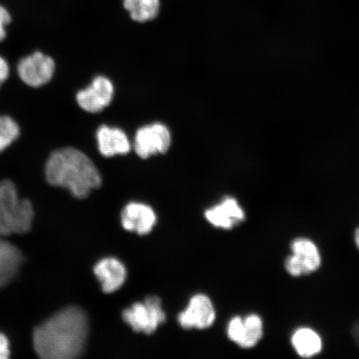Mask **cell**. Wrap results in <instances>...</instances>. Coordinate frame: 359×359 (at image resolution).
Returning a JSON list of instances; mask_svg holds the SVG:
<instances>
[{
    "mask_svg": "<svg viewBox=\"0 0 359 359\" xmlns=\"http://www.w3.org/2000/svg\"><path fill=\"white\" fill-rule=\"evenodd\" d=\"M89 332L88 318L82 309H62L36 327V353L44 359H71L84 351Z\"/></svg>",
    "mask_w": 359,
    "mask_h": 359,
    "instance_id": "1",
    "label": "cell"
},
{
    "mask_svg": "<svg viewBox=\"0 0 359 359\" xmlns=\"http://www.w3.org/2000/svg\"><path fill=\"white\" fill-rule=\"evenodd\" d=\"M45 177L51 186L65 188L83 199L102 185L100 170L83 151L72 147L60 148L48 157Z\"/></svg>",
    "mask_w": 359,
    "mask_h": 359,
    "instance_id": "2",
    "label": "cell"
},
{
    "mask_svg": "<svg viewBox=\"0 0 359 359\" xmlns=\"http://www.w3.org/2000/svg\"><path fill=\"white\" fill-rule=\"evenodd\" d=\"M34 217L32 204L20 198L15 183L0 182V236L25 234L30 231Z\"/></svg>",
    "mask_w": 359,
    "mask_h": 359,
    "instance_id": "3",
    "label": "cell"
},
{
    "mask_svg": "<svg viewBox=\"0 0 359 359\" xmlns=\"http://www.w3.org/2000/svg\"><path fill=\"white\" fill-rule=\"evenodd\" d=\"M123 318L135 332L150 334L163 324L167 317L161 307V299L148 296L144 303H136L131 308L125 309Z\"/></svg>",
    "mask_w": 359,
    "mask_h": 359,
    "instance_id": "4",
    "label": "cell"
},
{
    "mask_svg": "<svg viewBox=\"0 0 359 359\" xmlns=\"http://www.w3.org/2000/svg\"><path fill=\"white\" fill-rule=\"evenodd\" d=\"M55 71L53 58L40 51L21 58L17 65V74L22 82L34 88H41L51 82Z\"/></svg>",
    "mask_w": 359,
    "mask_h": 359,
    "instance_id": "5",
    "label": "cell"
},
{
    "mask_svg": "<svg viewBox=\"0 0 359 359\" xmlns=\"http://www.w3.org/2000/svg\"><path fill=\"white\" fill-rule=\"evenodd\" d=\"M114 95V87L104 76H97L87 88L76 94L81 109L89 114H97L109 107Z\"/></svg>",
    "mask_w": 359,
    "mask_h": 359,
    "instance_id": "6",
    "label": "cell"
},
{
    "mask_svg": "<svg viewBox=\"0 0 359 359\" xmlns=\"http://www.w3.org/2000/svg\"><path fill=\"white\" fill-rule=\"evenodd\" d=\"M170 134L165 126L155 123L138 130L135 137V151L143 159L165 154L170 146Z\"/></svg>",
    "mask_w": 359,
    "mask_h": 359,
    "instance_id": "7",
    "label": "cell"
},
{
    "mask_svg": "<svg viewBox=\"0 0 359 359\" xmlns=\"http://www.w3.org/2000/svg\"><path fill=\"white\" fill-rule=\"evenodd\" d=\"M263 334V322L257 314H250L245 318H233L228 325L229 339L241 348L255 347L262 339Z\"/></svg>",
    "mask_w": 359,
    "mask_h": 359,
    "instance_id": "8",
    "label": "cell"
},
{
    "mask_svg": "<svg viewBox=\"0 0 359 359\" xmlns=\"http://www.w3.org/2000/svg\"><path fill=\"white\" fill-rule=\"evenodd\" d=\"M215 311L212 302L205 294H196L191 299L185 311L179 314L178 322L183 329L205 330L212 326Z\"/></svg>",
    "mask_w": 359,
    "mask_h": 359,
    "instance_id": "9",
    "label": "cell"
},
{
    "mask_svg": "<svg viewBox=\"0 0 359 359\" xmlns=\"http://www.w3.org/2000/svg\"><path fill=\"white\" fill-rule=\"evenodd\" d=\"M122 224L126 231L147 235L154 229L156 215L154 209L145 204L132 202L126 205L121 214Z\"/></svg>",
    "mask_w": 359,
    "mask_h": 359,
    "instance_id": "10",
    "label": "cell"
},
{
    "mask_svg": "<svg viewBox=\"0 0 359 359\" xmlns=\"http://www.w3.org/2000/svg\"><path fill=\"white\" fill-rule=\"evenodd\" d=\"M205 218L214 226L230 230L245 221V215L239 203L234 198L227 197L221 204L205 212Z\"/></svg>",
    "mask_w": 359,
    "mask_h": 359,
    "instance_id": "11",
    "label": "cell"
},
{
    "mask_svg": "<svg viewBox=\"0 0 359 359\" xmlns=\"http://www.w3.org/2000/svg\"><path fill=\"white\" fill-rule=\"evenodd\" d=\"M94 273L101 283L102 291L106 294L118 290L127 279V269L124 264L118 259L112 257L100 260L94 267Z\"/></svg>",
    "mask_w": 359,
    "mask_h": 359,
    "instance_id": "12",
    "label": "cell"
},
{
    "mask_svg": "<svg viewBox=\"0 0 359 359\" xmlns=\"http://www.w3.org/2000/svg\"><path fill=\"white\" fill-rule=\"evenodd\" d=\"M96 138L98 150L103 156L126 155L131 150L127 135L119 128L102 125L97 129Z\"/></svg>",
    "mask_w": 359,
    "mask_h": 359,
    "instance_id": "13",
    "label": "cell"
},
{
    "mask_svg": "<svg viewBox=\"0 0 359 359\" xmlns=\"http://www.w3.org/2000/svg\"><path fill=\"white\" fill-rule=\"evenodd\" d=\"M22 262L24 257L15 245L0 240V290L13 280Z\"/></svg>",
    "mask_w": 359,
    "mask_h": 359,
    "instance_id": "14",
    "label": "cell"
},
{
    "mask_svg": "<svg viewBox=\"0 0 359 359\" xmlns=\"http://www.w3.org/2000/svg\"><path fill=\"white\" fill-rule=\"evenodd\" d=\"M290 249L292 253L302 263L306 276L320 269L321 255L313 241L308 238L299 237L292 241Z\"/></svg>",
    "mask_w": 359,
    "mask_h": 359,
    "instance_id": "15",
    "label": "cell"
},
{
    "mask_svg": "<svg viewBox=\"0 0 359 359\" xmlns=\"http://www.w3.org/2000/svg\"><path fill=\"white\" fill-rule=\"evenodd\" d=\"M292 346L298 355L309 358L318 355L323 348L322 339L311 327H299L291 337Z\"/></svg>",
    "mask_w": 359,
    "mask_h": 359,
    "instance_id": "16",
    "label": "cell"
},
{
    "mask_svg": "<svg viewBox=\"0 0 359 359\" xmlns=\"http://www.w3.org/2000/svg\"><path fill=\"white\" fill-rule=\"evenodd\" d=\"M123 6L133 20L144 22L158 15L160 0H123Z\"/></svg>",
    "mask_w": 359,
    "mask_h": 359,
    "instance_id": "17",
    "label": "cell"
},
{
    "mask_svg": "<svg viewBox=\"0 0 359 359\" xmlns=\"http://www.w3.org/2000/svg\"><path fill=\"white\" fill-rule=\"evenodd\" d=\"M20 132L19 123L12 116L0 115V154L19 139Z\"/></svg>",
    "mask_w": 359,
    "mask_h": 359,
    "instance_id": "18",
    "label": "cell"
},
{
    "mask_svg": "<svg viewBox=\"0 0 359 359\" xmlns=\"http://www.w3.org/2000/svg\"><path fill=\"white\" fill-rule=\"evenodd\" d=\"M285 267L289 275L293 277L306 276L302 263L294 257L293 254L285 259Z\"/></svg>",
    "mask_w": 359,
    "mask_h": 359,
    "instance_id": "19",
    "label": "cell"
},
{
    "mask_svg": "<svg viewBox=\"0 0 359 359\" xmlns=\"http://www.w3.org/2000/svg\"><path fill=\"white\" fill-rule=\"evenodd\" d=\"M12 21L11 13L6 8L0 6V42L4 41L7 36L6 28Z\"/></svg>",
    "mask_w": 359,
    "mask_h": 359,
    "instance_id": "20",
    "label": "cell"
},
{
    "mask_svg": "<svg viewBox=\"0 0 359 359\" xmlns=\"http://www.w3.org/2000/svg\"><path fill=\"white\" fill-rule=\"evenodd\" d=\"M10 65L6 58L0 56V87L6 82L10 76Z\"/></svg>",
    "mask_w": 359,
    "mask_h": 359,
    "instance_id": "21",
    "label": "cell"
},
{
    "mask_svg": "<svg viewBox=\"0 0 359 359\" xmlns=\"http://www.w3.org/2000/svg\"><path fill=\"white\" fill-rule=\"evenodd\" d=\"M10 343L6 336L0 333V359H6L10 357Z\"/></svg>",
    "mask_w": 359,
    "mask_h": 359,
    "instance_id": "22",
    "label": "cell"
},
{
    "mask_svg": "<svg viewBox=\"0 0 359 359\" xmlns=\"http://www.w3.org/2000/svg\"><path fill=\"white\" fill-rule=\"evenodd\" d=\"M352 335L353 337L354 341H355V343L359 348V322L356 323V324L353 325L352 330Z\"/></svg>",
    "mask_w": 359,
    "mask_h": 359,
    "instance_id": "23",
    "label": "cell"
},
{
    "mask_svg": "<svg viewBox=\"0 0 359 359\" xmlns=\"http://www.w3.org/2000/svg\"><path fill=\"white\" fill-rule=\"evenodd\" d=\"M354 241H355L357 249L359 250V227L354 232Z\"/></svg>",
    "mask_w": 359,
    "mask_h": 359,
    "instance_id": "24",
    "label": "cell"
}]
</instances>
